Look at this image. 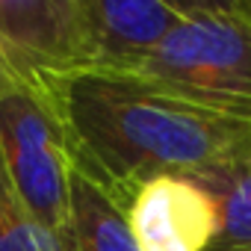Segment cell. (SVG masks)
<instances>
[{"label": "cell", "instance_id": "6da1fadb", "mask_svg": "<svg viewBox=\"0 0 251 251\" xmlns=\"http://www.w3.org/2000/svg\"><path fill=\"white\" fill-rule=\"evenodd\" d=\"M71 163L124 210L154 177L210 180L251 166V121L207 112L124 74L50 80Z\"/></svg>", "mask_w": 251, "mask_h": 251}, {"label": "cell", "instance_id": "7a4b0ae2", "mask_svg": "<svg viewBox=\"0 0 251 251\" xmlns=\"http://www.w3.org/2000/svg\"><path fill=\"white\" fill-rule=\"evenodd\" d=\"M163 95L251 121V21L227 3H186L183 21L130 74Z\"/></svg>", "mask_w": 251, "mask_h": 251}, {"label": "cell", "instance_id": "3957f363", "mask_svg": "<svg viewBox=\"0 0 251 251\" xmlns=\"http://www.w3.org/2000/svg\"><path fill=\"white\" fill-rule=\"evenodd\" d=\"M0 169L24 210L71 245V148L50 83L0 92Z\"/></svg>", "mask_w": 251, "mask_h": 251}, {"label": "cell", "instance_id": "277c9868", "mask_svg": "<svg viewBox=\"0 0 251 251\" xmlns=\"http://www.w3.org/2000/svg\"><path fill=\"white\" fill-rule=\"evenodd\" d=\"M89 68L86 0H0V92Z\"/></svg>", "mask_w": 251, "mask_h": 251}, {"label": "cell", "instance_id": "5b68a950", "mask_svg": "<svg viewBox=\"0 0 251 251\" xmlns=\"http://www.w3.org/2000/svg\"><path fill=\"white\" fill-rule=\"evenodd\" d=\"M139 251H207L219 213L213 195L189 177H154L127 204Z\"/></svg>", "mask_w": 251, "mask_h": 251}, {"label": "cell", "instance_id": "8992f818", "mask_svg": "<svg viewBox=\"0 0 251 251\" xmlns=\"http://www.w3.org/2000/svg\"><path fill=\"white\" fill-rule=\"evenodd\" d=\"M186 3L169 0H86L92 68L100 74L136 71L183 21Z\"/></svg>", "mask_w": 251, "mask_h": 251}, {"label": "cell", "instance_id": "52a82bcc", "mask_svg": "<svg viewBox=\"0 0 251 251\" xmlns=\"http://www.w3.org/2000/svg\"><path fill=\"white\" fill-rule=\"evenodd\" d=\"M68 219L74 251H139L127 210L71 163Z\"/></svg>", "mask_w": 251, "mask_h": 251}, {"label": "cell", "instance_id": "ba28073f", "mask_svg": "<svg viewBox=\"0 0 251 251\" xmlns=\"http://www.w3.org/2000/svg\"><path fill=\"white\" fill-rule=\"evenodd\" d=\"M201 186L213 195L219 213V227L207 251H251V166L201 180Z\"/></svg>", "mask_w": 251, "mask_h": 251}, {"label": "cell", "instance_id": "9c48e42d", "mask_svg": "<svg viewBox=\"0 0 251 251\" xmlns=\"http://www.w3.org/2000/svg\"><path fill=\"white\" fill-rule=\"evenodd\" d=\"M0 251H74L24 210L3 169H0Z\"/></svg>", "mask_w": 251, "mask_h": 251}, {"label": "cell", "instance_id": "30bf717a", "mask_svg": "<svg viewBox=\"0 0 251 251\" xmlns=\"http://www.w3.org/2000/svg\"><path fill=\"white\" fill-rule=\"evenodd\" d=\"M233 6H236V9H239L248 21H251V0H233Z\"/></svg>", "mask_w": 251, "mask_h": 251}]
</instances>
